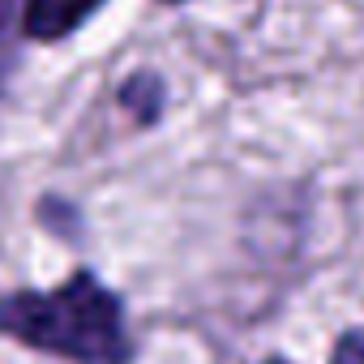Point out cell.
I'll use <instances>...</instances> for the list:
<instances>
[{"instance_id":"6","label":"cell","mask_w":364,"mask_h":364,"mask_svg":"<svg viewBox=\"0 0 364 364\" xmlns=\"http://www.w3.org/2000/svg\"><path fill=\"white\" fill-rule=\"evenodd\" d=\"M270 364H279V360H270Z\"/></svg>"},{"instance_id":"3","label":"cell","mask_w":364,"mask_h":364,"mask_svg":"<svg viewBox=\"0 0 364 364\" xmlns=\"http://www.w3.org/2000/svg\"><path fill=\"white\" fill-rule=\"evenodd\" d=\"M18 9H26V0H0V86L18 56Z\"/></svg>"},{"instance_id":"1","label":"cell","mask_w":364,"mask_h":364,"mask_svg":"<svg viewBox=\"0 0 364 364\" xmlns=\"http://www.w3.org/2000/svg\"><path fill=\"white\" fill-rule=\"evenodd\" d=\"M0 330L26 347L65 355L73 364L129 360L120 300L95 274H73L65 287H52V291L0 296Z\"/></svg>"},{"instance_id":"2","label":"cell","mask_w":364,"mask_h":364,"mask_svg":"<svg viewBox=\"0 0 364 364\" xmlns=\"http://www.w3.org/2000/svg\"><path fill=\"white\" fill-rule=\"evenodd\" d=\"M99 5H103V0H26L22 31H26V39L52 43V39L73 35Z\"/></svg>"},{"instance_id":"4","label":"cell","mask_w":364,"mask_h":364,"mask_svg":"<svg viewBox=\"0 0 364 364\" xmlns=\"http://www.w3.org/2000/svg\"><path fill=\"white\" fill-rule=\"evenodd\" d=\"M120 103L137 107L141 120H154V116H159V82H154V73H137V77L120 90Z\"/></svg>"},{"instance_id":"5","label":"cell","mask_w":364,"mask_h":364,"mask_svg":"<svg viewBox=\"0 0 364 364\" xmlns=\"http://www.w3.org/2000/svg\"><path fill=\"white\" fill-rule=\"evenodd\" d=\"M330 364H364V330L343 334L338 347H334V360H330Z\"/></svg>"}]
</instances>
